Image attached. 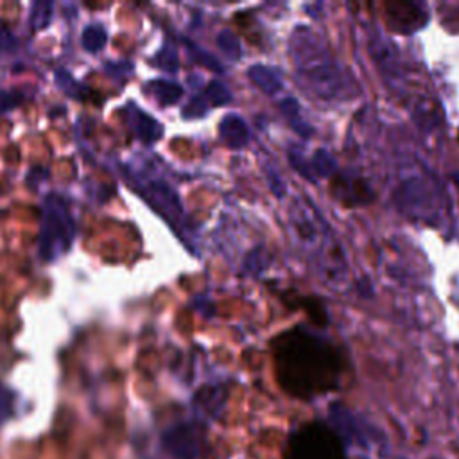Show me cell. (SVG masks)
Returning a JSON list of instances; mask_svg holds the SVG:
<instances>
[{
    "label": "cell",
    "mask_w": 459,
    "mask_h": 459,
    "mask_svg": "<svg viewBox=\"0 0 459 459\" xmlns=\"http://www.w3.org/2000/svg\"><path fill=\"white\" fill-rule=\"evenodd\" d=\"M280 387L301 400L330 393L341 385L344 357L330 341L303 328L289 330L273 342Z\"/></svg>",
    "instance_id": "1"
},
{
    "label": "cell",
    "mask_w": 459,
    "mask_h": 459,
    "mask_svg": "<svg viewBox=\"0 0 459 459\" xmlns=\"http://www.w3.org/2000/svg\"><path fill=\"white\" fill-rule=\"evenodd\" d=\"M283 459H346V452L333 429L323 421H308L289 436Z\"/></svg>",
    "instance_id": "2"
},
{
    "label": "cell",
    "mask_w": 459,
    "mask_h": 459,
    "mask_svg": "<svg viewBox=\"0 0 459 459\" xmlns=\"http://www.w3.org/2000/svg\"><path fill=\"white\" fill-rule=\"evenodd\" d=\"M385 22L394 32L409 34L427 23V13L418 4L389 2L385 4Z\"/></svg>",
    "instance_id": "3"
},
{
    "label": "cell",
    "mask_w": 459,
    "mask_h": 459,
    "mask_svg": "<svg viewBox=\"0 0 459 459\" xmlns=\"http://www.w3.org/2000/svg\"><path fill=\"white\" fill-rule=\"evenodd\" d=\"M335 195L346 203V204H359V203H368L373 194L371 190L362 183V179L359 178H344L341 176L337 179V185H335Z\"/></svg>",
    "instance_id": "4"
},
{
    "label": "cell",
    "mask_w": 459,
    "mask_h": 459,
    "mask_svg": "<svg viewBox=\"0 0 459 459\" xmlns=\"http://www.w3.org/2000/svg\"><path fill=\"white\" fill-rule=\"evenodd\" d=\"M165 445L172 454H176L178 457H183V459H192L195 454L194 434L185 427H178V429L170 430L165 437Z\"/></svg>",
    "instance_id": "5"
},
{
    "label": "cell",
    "mask_w": 459,
    "mask_h": 459,
    "mask_svg": "<svg viewBox=\"0 0 459 459\" xmlns=\"http://www.w3.org/2000/svg\"><path fill=\"white\" fill-rule=\"evenodd\" d=\"M13 411V400H11V394L7 393V389H4L0 385V421L7 420L9 414Z\"/></svg>",
    "instance_id": "6"
},
{
    "label": "cell",
    "mask_w": 459,
    "mask_h": 459,
    "mask_svg": "<svg viewBox=\"0 0 459 459\" xmlns=\"http://www.w3.org/2000/svg\"><path fill=\"white\" fill-rule=\"evenodd\" d=\"M457 138H459V136H457Z\"/></svg>",
    "instance_id": "7"
}]
</instances>
